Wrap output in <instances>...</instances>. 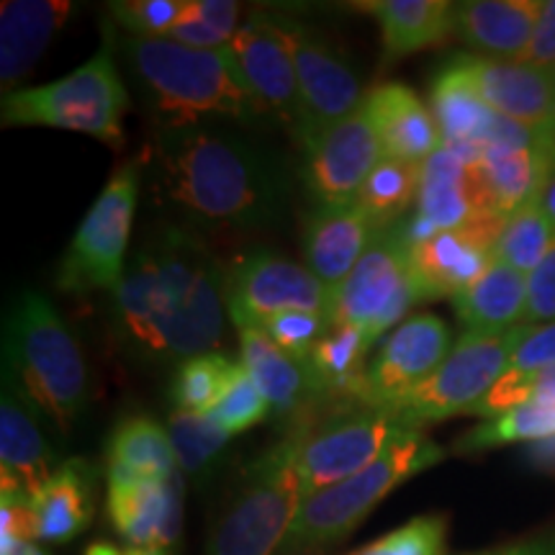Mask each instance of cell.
I'll list each match as a JSON object with an SVG mask.
<instances>
[{"mask_svg": "<svg viewBox=\"0 0 555 555\" xmlns=\"http://www.w3.org/2000/svg\"><path fill=\"white\" fill-rule=\"evenodd\" d=\"M422 304L399 224L378 229L371 245L332 296V324L363 330L371 343Z\"/></svg>", "mask_w": 555, "mask_h": 555, "instance_id": "cell-10", "label": "cell"}, {"mask_svg": "<svg viewBox=\"0 0 555 555\" xmlns=\"http://www.w3.org/2000/svg\"><path fill=\"white\" fill-rule=\"evenodd\" d=\"M82 555H168L159 547H142V545H114V543H90Z\"/></svg>", "mask_w": 555, "mask_h": 555, "instance_id": "cell-50", "label": "cell"}, {"mask_svg": "<svg viewBox=\"0 0 555 555\" xmlns=\"http://www.w3.org/2000/svg\"><path fill=\"white\" fill-rule=\"evenodd\" d=\"M522 330L525 324L506 332H463L433 376L388 409L406 429L420 433L448 416L470 414L506 373Z\"/></svg>", "mask_w": 555, "mask_h": 555, "instance_id": "cell-8", "label": "cell"}, {"mask_svg": "<svg viewBox=\"0 0 555 555\" xmlns=\"http://www.w3.org/2000/svg\"><path fill=\"white\" fill-rule=\"evenodd\" d=\"M108 481H165L180 474L168 429L147 416H129L108 437Z\"/></svg>", "mask_w": 555, "mask_h": 555, "instance_id": "cell-31", "label": "cell"}, {"mask_svg": "<svg viewBox=\"0 0 555 555\" xmlns=\"http://www.w3.org/2000/svg\"><path fill=\"white\" fill-rule=\"evenodd\" d=\"M373 343L363 330L350 324H332L322 343L314 347L307 365L314 397H352L365 376V356Z\"/></svg>", "mask_w": 555, "mask_h": 555, "instance_id": "cell-33", "label": "cell"}, {"mask_svg": "<svg viewBox=\"0 0 555 555\" xmlns=\"http://www.w3.org/2000/svg\"><path fill=\"white\" fill-rule=\"evenodd\" d=\"M555 245V224L545 214L540 196L509 214L499 229L494 260L530 275Z\"/></svg>", "mask_w": 555, "mask_h": 555, "instance_id": "cell-34", "label": "cell"}, {"mask_svg": "<svg viewBox=\"0 0 555 555\" xmlns=\"http://www.w3.org/2000/svg\"><path fill=\"white\" fill-rule=\"evenodd\" d=\"M240 367L242 363H232V360L217 356V352L185 360V363L178 365L176 378H172V404L180 412L208 414L224 397Z\"/></svg>", "mask_w": 555, "mask_h": 555, "instance_id": "cell-38", "label": "cell"}, {"mask_svg": "<svg viewBox=\"0 0 555 555\" xmlns=\"http://www.w3.org/2000/svg\"><path fill=\"white\" fill-rule=\"evenodd\" d=\"M268 412H270V401L266 399V393L260 391L258 384L249 378L245 365H242L219 404L204 416H208V420H211L214 425H219L224 433L240 435L249 427L260 425V422L268 416Z\"/></svg>", "mask_w": 555, "mask_h": 555, "instance_id": "cell-41", "label": "cell"}, {"mask_svg": "<svg viewBox=\"0 0 555 555\" xmlns=\"http://www.w3.org/2000/svg\"><path fill=\"white\" fill-rule=\"evenodd\" d=\"M124 52L165 129L196 127L208 119L255 124L266 114L229 44L196 50L172 39L129 37Z\"/></svg>", "mask_w": 555, "mask_h": 555, "instance_id": "cell-3", "label": "cell"}, {"mask_svg": "<svg viewBox=\"0 0 555 555\" xmlns=\"http://www.w3.org/2000/svg\"><path fill=\"white\" fill-rule=\"evenodd\" d=\"M494 114L530 129L555 131V75L530 62L461 54L446 65Z\"/></svg>", "mask_w": 555, "mask_h": 555, "instance_id": "cell-17", "label": "cell"}, {"mask_svg": "<svg viewBox=\"0 0 555 555\" xmlns=\"http://www.w3.org/2000/svg\"><path fill=\"white\" fill-rule=\"evenodd\" d=\"M540 204H543L545 214H547V217H551V221L555 224V176L547 180L545 189L540 191Z\"/></svg>", "mask_w": 555, "mask_h": 555, "instance_id": "cell-51", "label": "cell"}, {"mask_svg": "<svg viewBox=\"0 0 555 555\" xmlns=\"http://www.w3.org/2000/svg\"><path fill=\"white\" fill-rule=\"evenodd\" d=\"M142 183V163L124 165L90 206L57 270V286L67 294L119 288L127 260L131 221Z\"/></svg>", "mask_w": 555, "mask_h": 555, "instance_id": "cell-9", "label": "cell"}, {"mask_svg": "<svg viewBox=\"0 0 555 555\" xmlns=\"http://www.w3.org/2000/svg\"><path fill=\"white\" fill-rule=\"evenodd\" d=\"M147 163L152 196L191 224L258 229L281 217V170L247 137L214 124L165 129Z\"/></svg>", "mask_w": 555, "mask_h": 555, "instance_id": "cell-2", "label": "cell"}, {"mask_svg": "<svg viewBox=\"0 0 555 555\" xmlns=\"http://www.w3.org/2000/svg\"><path fill=\"white\" fill-rule=\"evenodd\" d=\"M69 13L67 0H5L0 9V80L5 93L31 73Z\"/></svg>", "mask_w": 555, "mask_h": 555, "instance_id": "cell-26", "label": "cell"}, {"mask_svg": "<svg viewBox=\"0 0 555 555\" xmlns=\"http://www.w3.org/2000/svg\"><path fill=\"white\" fill-rule=\"evenodd\" d=\"M114 330L147 363L206 356L224 332V273L204 242L180 227L150 234L114 291Z\"/></svg>", "mask_w": 555, "mask_h": 555, "instance_id": "cell-1", "label": "cell"}, {"mask_svg": "<svg viewBox=\"0 0 555 555\" xmlns=\"http://www.w3.org/2000/svg\"><path fill=\"white\" fill-rule=\"evenodd\" d=\"M555 437V404H525L483 420L457 437L455 453H481V450L512 446V442H538Z\"/></svg>", "mask_w": 555, "mask_h": 555, "instance_id": "cell-36", "label": "cell"}, {"mask_svg": "<svg viewBox=\"0 0 555 555\" xmlns=\"http://www.w3.org/2000/svg\"><path fill=\"white\" fill-rule=\"evenodd\" d=\"M446 517L425 515L414 517L399 530L388 532L386 538L365 545L352 555H446Z\"/></svg>", "mask_w": 555, "mask_h": 555, "instance_id": "cell-42", "label": "cell"}, {"mask_svg": "<svg viewBox=\"0 0 555 555\" xmlns=\"http://www.w3.org/2000/svg\"><path fill=\"white\" fill-rule=\"evenodd\" d=\"M453 350L448 324L435 314H416L401 322L380 352L367 363L356 399L363 406L388 409L425 384Z\"/></svg>", "mask_w": 555, "mask_h": 555, "instance_id": "cell-16", "label": "cell"}, {"mask_svg": "<svg viewBox=\"0 0 555 555\" xmlns=\"http://www.w3.org/2000/svg\"><path fill=\"white\" fill-rule=\"evenodd\" d=\"M240 345L242 365L278 414H294L304 401L314 399L307 365L281 350L266 332L258 327L240 330Z\"/></svg>", "mask_w": 555, "mask_h": 555, "instance_id": "cell-32", "label": "cell"}, {"mask_svg": "<svg viewBox=\"0 0 555 555\" xmlns=\"http://www.w3.org/2000/svg\"><path fill=\"white\" fill-rule=\"evenodd\" d=\"M93 468L82 457L65 461L54 470L39 494L31 496L39 540L69 543L88 530L93 519Z\"/></svg>", "mask_w": 555, "mask_h": 555, "instance_id": "cell-28", "label": "cell"}, {"mask_svg": "<svg viewBox=\"0 0 555 555\" xmlns=\"http://www.w3.org/2000/svg\"><path fill=\"white\" fill-rule=\"evenodd\" d=\"M404 433L412 429L401 425L391 409L363 404L309 429L298 455L301 502L376 463Z\"/></svg>", "mask_w": 555, "mask_h": 555, "instance_id": "cell-12", "label": "cell"}, {"mask_svg": "<svg viewBox=\"0 0 555 555\" xmlns=\"http://www.w3.org/2000/svg\"><path fill=\"white\" fill-rule=\"evenodd\" d=\"M555 176V134L527 147H486L470 165L478 219L506 221Z\"/></svg>", "mask_w": 555, "mask_h": 555, "instance_id": "cell-19", "label": "cell"}, {"mask_svg": "<svg viewBox=\"0 0 555 555\" xmlns=\"http://www.w3.org/2000/svg\"><path fill=\"white\" fill-rule=\"evenodd\" d=\"M555 322V245L527 275V311L525 324Z\"/></svg>", "mask_w": 555, "mask_h": 555, "instance_id": "cell-46", "label": "cell"}, {"mask_svg": "<svg viewBox=\"0 0 555 555\" xmlns=\"http://www.w3.org/2000/svg\"><path fill=\"white\" fill-rule=\"evenodd\" d=\"M457 322L466 332H506L522 327L527 275L494 260L486 273L453 298Z\"/></svg>", "mask_w": 555, "mask_h": 555, "instance_id": "cell-29", "label": "cell"}, {"mask_svg": "<svg viewBox=\"0 0 555 555\" xmlns=\"http://www.w3.org/2000/svg\"><path fill=\"white\" fill-rule=\"evenodd\" d=\"M291 41L298 90L307 111V137L301 147L319 131L347 119L363 106V86L343 52L317 29L291 16H278Z\"/></svg>", "mask_w": 555, "mask_h": 555, "instance_id": "cell-15", "label": "cell"}, {"mask_svg": "<svg viewBox=\"0 0 555 555\" xmlns=\"http://www.w3.org/2000/svg\"><path fill=\"white\" fill-rule=\"evenodd\" d=\"M108 519L127 545L170 547L183 530V476L108 481Z\"/></svg>", "mask_w": 555, "mask_h": 555, "instance_id": "cell-21", "label": "cell"}, {"mask_svg": "<svg viewBox=\"0 0 555 555\" xmlns=\"http://www.w3.org/2000/svg\"><path fill=\"white\" fill-rule=\"evenodd\" d=\"M365 108L388 159L422 165L446 144L435 114L409 86L384 82L367 95Z\"/></svg>", "mask_w": 555, "mask_h": 555, "instance_id": "cell-25", "label": "cell"}, {"mask_svg": "<svg viewBox=\"0 0 555 555\" xmlns=\"http://www.w3.org/2000/svg\"><path fill=\"white\" fill-rule=\"evenodd\" d=\"M384 159L365 103L304 144V183L319 206L356 204L373 168Z\"/></svg>", "mask_w": 555, "mask_h": 555, "instance_id": "cell-13", "label": "cell"}, {"mask_svg": "<svg viewBox=\"0 0 555 555\" xmlns=\"http://www.w3.org/2000/svg\"><path fill=\"white\" fill-rule=\"evenodd\" d=\"M555 365V322L551 324H525L522 337L509 358L506 373H535Z\"/></svg>", "mask_w": 555, "mask_h": 555, "instance_id": "cell-45", "label": "cell"}, {"mask_svg": "<svg viewBox=\"0 0 555 555\" xmlns=\"http://www.w3.org/2000/svg\"><path fill=\"white\" fill-rule=\"evenodd\" d=\"M224 304L240 330L266 327L288 311L332 317V291L307 266L253 249L224 270Z\"/></svg>", "mask_w": 555, "mask_h": 555, "instance_id": "cell-11", "label": "cell"}, {"mask_svg": "<svg viewBox=\"0 0 555 555\" xmlns=\"http://www.w3.org/2000/svg\"><path fill=\"white\" fill-rule=\"evenodd\" d=\"M62 466L31 406L18 397L9 380L0 404V478L3 494L34 496Z\"/></svg>", "mask_w": 555, "mask_h": 555, "instance_id": "cell-22", "label": "cell"}, {"mask_svg": "<svg viewBox=\"0 0 555 555\" xmlns=\"http://www.w3.org/2000/svg\"><path fill=\"white\" fill-rule=\"evenodd\" d=\"M525 457L532 468L555 474V437H545V440L530 442L525 450Z\"/></svg>", "mask_w": 555, "mask_h": 555, "instance_id": "cell-49", "label": "cell"}, {"mask_svg": "<svg viewBox=\"0 0 555 555\" xmlns=\"http://www.w3.org/2000/svg\"><path fill=\"white\" fill-rule=\"evenodd\" d=\"M358 9L378 21L388 60L433 47L455 26V3L446 0H371L358 3Z\"/></svg>", "mask_w": 555, "mask_h": 555, "instance_id": "cell-30", "label": "cell"}, {"mask_svg": "<svg viewBox=\"0 0 555 555\" xmlns=\"http://www.w3.org/2000/svg\"><path fill=\"white\" fill-rule=\"evenodd\" d=\"M433 114L446 147L461 155L466 165H476L489 147L499 114L448 67L433 82Z\"/></svg>", "mask_w": 555, "mask_h": 555, "instance_id": "cell-27", "label": "cell"}, {"mask_svg": "<svg viewBox=\"0 0 555 555\" xmlns=\"http://www.w3.org/2000/svg\"><path fill=\"white\" fill-rule=\"evenodd\" d=\"M0 555H44L34 543H0Z\"/></svg>", "mask_w": 555, "mask_h": 555, "instance_id": "cell-52", "label": "cell"}, {"mask_svg": "<svg viewBox=\"0 0 555 555\" xmlns=\"http://www.w3.org/2000/svg\"><path fill=\"white\" fill-rule=\"evenodd\" d=\"M168 435L172 450H176L180 474H185L198 486H204L214 476L219 457L229 446V437H232L219 425H214L208 416L180 412V409L170 414Z\"/></svg>", "mask_w": 555, "mask_h": 555, "instance_id": "cell-37", "label": "cell"}, {"mask_svg": "<svg viewBox=\"0 0 555 555\" xmlns=\"http://www.w3.org/2000/svg\"><path fill=\"white\" fill-rule=\"evenodd\" d=\"M420 193V165L384 157L360 189L356 204L376 229L397 227Z\"/></svg>", "mask_w": 555, "mask_h": 555, "instance_id": "cell-35", "label": "cell"}, {"mask_svg": "<svg viewBox=\"0 0 555 555\" xmlns=\"http://www.w3.org/2000/svg\"><path fill=\"white\" fill-rule=\"evenodd\" d=\"M127 108L129 93L111 60V50L103 44L95 57L65 78L5 93L0 111H3V127L80 131L111 147H121Z\"/></svg>", "mask_w": 555, "mask_h": 555, "instance_id": "cell-7", "label": "cell"}, {"mask_svg": "<svg viewBox=\"0 0 555 555\" xmlns=\"http://www.w3.org/2000/svg\"><path fill=\"white\" fill-rule=\"evenodd\" d=\"M525 404H555V365L535 373H517V376L504 373L499 384L470 409V414L491 420Z\"/></svg>", "mask_w": 555, "mask_h": 555, "instance_id": "cell-40", "label": "cell"}, {"mask_svg": "<svg viewBox=\"0 0 555 555\" xmlns=\"http://www.w3.org/2000/svg\"><path fill=\"white\" fill-rule=\"evenodd\" d=\"M229 47L266 114H273L301 144L307 137V111L298 90L291 41L278 13H253Z\"/></svg>", "mask_w": 555, "mask_h": 555, "instance_id": "cell-14", "label": "cell"}, {"mask_svg": "<svg viewBox=\"0 0 555 555\" xmlns=\"http://www.w3.org/2000/svg\"><path fill=\"white\" fill-rule=\"evenodd\" d=\"M474 221L481 219H478L470 165L442 144L433 157L420 165L416 214L399 224L401 237L412 247L437 232H450Z\"/></svg>", "mask_w": 555, "mask_h": 555, "instance_id": "cell-20", "label": "cell"}, {"mask_svg": "<svg viewBox=\"0 0 555 555\" xmlns=\"http://www.w3.org/2000/svg\"><path fill=\"white\" fill-rule=\"evenodd\" d=\"M543 0H466L455 3L453 34L476 57L525 62Z\"/></svg>", "mask_w": 555, "mask_h": 555, "instance_id": "cell-23", "label": "cell"}, {"mask_svg": "<svg viewBox=\"0 0 555 555\" xmlns=\"http://www.w3.org/2000/svg\"><path fill=\"white\" fill-rule=\"evenodd\" d=\"M309 429L307 422L296 425L294 433L249 463L221 509L206 555H275L281 551L301 506L298 455Z\"/></svg>", "mask_w": 555, "mask_h": 555, "instance_id": "cell-6", "label": "cell"}, {"mask_svg": "<svg viewBox=\"0 0 555 555\" xmlns=\"http://www.w3.org/2000/svg\"><path fill=\"white\" fill-rule=\"evenodd\" d=\"M502 224L504 221L481 219L468 227L450 229V232H437L409 247V262H412L422 301L455 298L470 283H476L494 262Z\"/></svg>", "mask_w": 555, "mask_h": 555, "instance_id": "cell-18", "label": "cell"}, {"mask_svg": "<svg viewBox=\"0 0 555 555\" xmlns=\"http://www.w3.org/2000/svg\"><path fill=\"white\" fill-rule=\"evenodd\" d=\"M376 232L378 229L358 204L319 206L304 224L307 268L335 296V291L343 286L358 260L363 258Z\"/></svg>", "mask_w": 555, "mask_h": 555, "instance_id": "cell-24", "label": "cell"}, {"mask_svg": "<svg viewBox=\"0 0 555 555\" xmlns=\"http://www.w3.org/2000/svg\"><path fill=\"white\" fill-rule=\"evenodd\" d=\"M240 5L232 0H185V11L170 37L178 44L196 50H219L237 34Z\"/></svg>", "mask_w": 555, "mask_h": 555, "instance_id": "cell-39", "label": "cell"}, {"mask_svg": "<svg viewBox=\"0 0 555 555\" xmlns=\"http://www.w3.org/2000/svg\"><path fill=\"white\" fill-rule=\"evenodd\" d=\"M525 62L555 75V0H543V9H540L535 34H532Z\"/></svg>", "mask_w": 555, "mask_h": 555, "instance_id": "cell-47", "label": "cell"}, {"mask_svg": "<svg viewBox=\"0 0 555 555\" xmlns=\"http://www.w3.org/2000/svg\"><path fill=\"white\" fill-rule=\"evenodd\" d=\"M5 380L54 427L69 429L90 401V373L78 339L39 294L13 304L5 324Z\"/></svg>", "mask_w": 555, "mask_h": 555, "instance_id": "cell-4", "label": "cell"}, {"mask_svg": "<svg viewBox=\"0 0 555 555\" xmlns=\"http://www.w3.org/2000/svg\"><path fill=\"white\" fill-rule=\"evenodd\" d=\"M468 555H555V532L519 540V543L489 547V551H478Z\"/></svg>", "mask_w": 555, "mask_h": 555, "instance_id": "cell-48", "label": "cell"}, {"mask_svg": "<svg viewBox=\"0 0 555 555\" xmlns=\"http://www.w3.org/2000/svg\"><path fill=\"white\" fill-rule=\"evenodd\" d=\"M332 327L330 317L324 314H311V311H288L270 319L266 327H260L273 343L286 350L291 358L307 363L314 347L322 343Z\"/></svg>", "mask_w": 555, "mask_h": 555, "instance_id": "cell-44", "label": "cell"}, {"mask_svg": "<svg viewBox=\"0 0 555 555\" xmlns=\"http://www.w3.org/2000/svg\"><path fill=\"white\" fill-rule=\"evenodd\" d=\"M111 16L137 39H165L183 16L185 0H119L111 3Z\"/></svg>", "mask_w": 555, "mask_h": 555, "instance_id": "cell-43", "label": "cell"}, {"mask_svg": "<svg viewBox=\"0 0 555 555\" xmlns=\"http://www.w3.org/2000/svg\"><path fill=\"white\" fill-rule=\"evenodd\" d=\"M446 450L420 429L404 433L360 474L304 499L281 555H314L343 543L384 499L422 470L442 463Z\"/></svg>", "mask_w": 555, "mask_h": 555, "instance_id": "cell-5", "label": "cell"}]
</instances>
